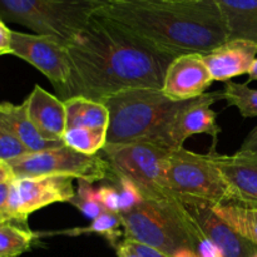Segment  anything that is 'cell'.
Listing matches in <instances>:
<instances>
[{"mask_svg": "<svg viewBox=\"0 0 257 257\" xmlns=\"http://www.w3.org/2000/svg\"><path fill=\"white\" fill-rule=\"evenodd\" d=\"M82 236V235H98L104 237L110 245L114 248L122 242L124 238V232H123L122 221H120V216L118 213L109 212L105 211L103 212L99 217L93 220L89 226L85 227H75V228H68V230H60L54 231V232H43L39 233V237L42 236Z\"/></svg>", "mask_w": 257, "mask_h": 257, "instance_id": "cell-20", "label": "cell"}, {"mask_svg": "<svg viewBox=\"0 0 257 257\" xmlns=\"http://www.w3.org/2000/svg\"><path fill=\"white\" fill-rule=\"evenodd\" d=\"M12 54V30L0 18V55Z\"/></svg>", "mask_w": 257, "mask_h": 257, "instance_id": "cell-31", "label": "cell"}, {"mask_svg": "<svg viewBox=\"0 0 257 257\" xmlns=\"http://www.w3.org/2000/svg\"><path fill=\"white\" fill-rule=\"evenodd\" d=\"M100 152L109 162L113 173L132 181L145 200L161 203L177 201L167 177L171 150L151 142H132L105 145Z\"/></svg>", "mask_w": 257, "mask_h": 257, "instance_id": "cell-6", "label": "cell"}, {"mask_svg": "<svg viewBox=\"0 0 257 257\" xmlns=\"http://www.w3.org/2000/svg\"><path fill=\"white\" fill-rule=\"evenodd\" d=\"M12 180L2 181V182H0V222H10V221L8 220L7 208L10 193V182H12Z\"/></svg>", "mask_w": 257, "mask_h": 257, "instance_id": "cell-30", "label": "cell"}, {"mask_svg": "<svg viewBox=\"0 0 257 257\" xmlns=\"http://www.w3.org/2000/svg\"><path fill=\"white\" fill-rule=\"evenodd\" d=\"M240 151H251V152H257V125L250 132V135L243 141Z\"/></svg>", "mask_w": 257, "mask_h": 257, "instance_id": "cell-33", "label": "cell"}, {"mask_svg": "<svg viewBox=\"0 0 257 257\" xmlns=\"http://www.w3.org/2000/svg\"><path fill=\"white\" fill-rule=\"evenodd\" d=\"M180 200L203 235L211 238L218 246L222 257L257 256V246L238 235L227 223L223 222L215 213L211 203L190 198Z\"/></svg>", "mask_w": 257, "mask_h": 257, "instance_id": "cell-13", "label": "cell"}, {"mask_svg": "<svg viewBox=\"0 0 257 257\" xmlns=\"http://www.w3.org/2000/svg\"><path fill=\"white\" fill-rule=\"evenodd\" d=\"M67 47L72 78L65 100L85 97L103 103L128 89H162L166 70L173 60L95 15Z\"/></svg>", "mask_w": 257, "mask_h": 257, "instance_id": "cell-1", "label": "cell"}, {"mask_svg": "<svg viewBox=\"0 0 257 257\" xmlns=\"http://www.w3.org/2000/svg\"><path fill=\"white\" fill-rule=\"evenodd\" d=\"M227 29L228 39L257 44V0H215Z\"/></svg>", "mask_w": 257, "mask_h": 257, "instance_id": "cell-18", "label": "cell"}, {"mask_svg": "<svg viewBox=\"0 0 257 257\" xmlns=\"http://www.w3.org/2000/svg\"><path fill=\"white\" fill-rule=\"evenodd\" d=\"M188 100L175 102L162 89L138 88L104 100L109 112L107 145L151 142Z\"/></svg>", "mask_w": 257, "mask_h": 257, "instance_id": "cell-4", "label": "cell"}, {"mask_svg": "<svg viewBox=\"0 0 257 257\" xmlns=\"http://www.w3.org/2000/svg\"><path fill=\"white\" fill-rule=\"evenodd\" d=\"M67 128L82 127L104 130L109 127V112L104 103L85 97H72L64 100Z\"/></svg>", "mask_w": 257, "mask_h": 257, "instance_id": "cell-19", "label": "cell"}, {"mask_svg": "<svg viewBox=\"0 0 257 257\" xmlns=\"http://www.w3.org/2000/svg\"><path fill=\"white\" fill-rule=\"evenodd\" d=\"M0 127L9 131L18 140L22 141L30 152L49 150L64 145L63 141H48L40 135L30 120L27 103L19 105L12 103H0Z\"/></svg>", "mask_w": 257, "mask_h": 257, "instance_id": "cell-17", "label": "cell"}, {"mask_svg": "<svg viewBox=\"0 0 257 257\" xmlns=\"http://www.w3.org/2000/svg\"><path fill=\"white\" fill-rule=\"evenodd\" d=\"M94 2H97L98 4L102 7V5H104L105 3H110V2H153V0H94Z\"/></svg>", "mask_w": 257, "mask_h": 257, "instance_id": "cell-37", "label": "cell"}, {"mask_svg": "<svg viewBox=\"0 0 257 257\" xmlns=\"http://www.w3.org/2000/svg\"><path fill=\"white\" fill-rule=\"evenodd\" d=\"M39 233L28 226L14 222H0V257H18L30 251Z\"/></svg>", "mask_w": 257, "mask_h": 257, "instance_id": "cell-22", "label": "cell"}, {"mask_svg": "<svg viewBox=\"0 0 257 257\" xmlns=\"http://www.w3.org/2000/svg\"><path fill=\"white\" fill-rule=\"evenodd\" d=\"M171 58L206 55L228 40L215 0L110 2L94 12Z\"/></svg>", "mask_w": 257, "mask_h": 257, "instance_id": "cell-2", "label": "cell"}, {"mask_svg": "<svg viewBox=\"0 0 257 257\" xmlns=\"http://www.w3.org/2000/svg\"><path fill=\"white\" fill-rule=\"evenodd\" d=\"M223 99L231 107H236L243 118L257 117V89L248 87V83H225Z\"/></svg>", "mask_w": 257, "mask_h": 257, "instance_id": "cell-24", "label": "cell"}, {"mask_svg": "<svg viewBox=\"0 0 257 257\" xmlns=\"http://www.w3.org/2000/svg\"><path fill=\"white\" fill-rule=\"evenodd\" d=\"M14 177L67 176L94 183L109 181L112 168L104 155H84L65 145L49 150L29 152L8 163Z\"/></svg>", "mask_w": 257, "mask_h": 257, "instance_id": "cell-8", "label": "cell"}, {"mask_svg": "<svg viewBox=\"0 0 257 257\" xmlns=\"http://www.w3.org/2000/svg\"><path fill=\"white\" fill-rule=\"evenodd\" d=\"M109 182L114 185L118 188V191H119L120 213L131 211L132 208H135L136 206H138L145 201V197L142 196L141 191L138 190L137 186L132 181L128 180V178L115 175L112 171Z\"/></svg>", "mask_w": 257, "mask_h": 257, "instance_id": "cell-26", "label": "cell"}, {"mask_svg": "<svg viewBox=\"0 0 257 257\" xmlns=\"http://www.w3.org/2000/svg\"><path fill=\"white\" fill-rule=\"evenodd\" d=\"M98 200L109 212L120 213V196L119 191L112 183L98 187Z\"/></svg>", "mask_w": 257, "mask_h": 257, "instance_id": "cell-28", "label": "cell"}, {"mask_svg": "<svg viewBox=\"0 0 257 257\" xmlns=\"http://www.w3.org/2000/svg\"><path fill=\"white\" fill-rule=\"evenodd\" d=\"M167 177L172 192L180 198L211 205L232 203V193L213 162L212 153L192 152L185 147L171 151Z\"/></svg>", "mask_w": 257, "mask_h": 257, "instance_id": "cell-7", "label": "cell"}, {"mask_svg": "<svg viewBox=\"0 0 257 257\" xmlns=\"http://www.w3.org/2000/svg\"><path fill=\"white\" fill-rule=\"evenodd\" d=\"M213 78L201 54H185L175 58L168 65L162 92L175 102L202 97Z\"/></svg>", "mask_w": 257, "mask_h": 257, "instance_id": "cell-12", "label": "cell"}, {"mask_svg": "<svg viewBox=\"0 0 257 257\" xmlns=\"http://www.w3.org/2000/svg\"><path fill=\"white\" fill-rule=\"evenodd\" d=\"M29 152L22 141L9 131L0 127V161L9 163Z\"/></svg>", "mask_w": 257, "mask_h": 257, "instance_id": "cell-27", "label": "cell"}, {"mask_svg": "<svg viewBox=\"0 0 257 257\" xmlns=\"http://www.w3.org/2000/svg\"><path fill=\"white\" fill-rule=\"evenodd\" d=\"M73 181L67 176L14 177L10 182L8 220L28 226V217L35 211L53 203H69L75 196Z\"/></svg>", "mask_w": 257, "mask_h": 257, "instance_id": "cell-10", "label": "cell"}, {"mask_svg": "<svg viewBox=\"0 0 257 257\" xmlns=\"http://www.w3.org/2000/svg\"><path fill=\"white\" fill-rule=\"evenodd\" d=\"M12 178H14L12 168L9 167V165H8L7 162L0 161V182H2V181L12 180Z\"/></svg>", "mask_w": 257, "mask_h": 257, "instance_id": "cell-34", "label": "cell"}, {"mask_svg": "<svg viewBox=\"0 0 257 257\" xmlns=\"http://www.w3.org/2000/svg\"><path fill=\"white\" fill-rule=\"evenodd\" d=\"M12 54L45 75L64 102L72 78V62L65 43L54 37L12 30Z\"/></svg>", "mask_w": 257, "mask_h": 257, "instance_id": "cell-9", "label": "cell"}, {"mask_svg": "<svg viewBox=\"0 0 257 257\" xmlns=\"http://www.w3.org/2000/svg\"><path fill=\"white\" fill-rule=\"evenodd\" d=\"M69 203L78 208L90 221L95 220L107 211L98 200V188H94L93 183L85 181H78V190Z\"/></svg>", "mask_w": 257, "mask_h": 257, "instance_id": "cell-25", "label": "cell"}, {"mask_svg": "<svg viewBox=\"0 0 257 257\" xmlns=\"http://www.w3.org/2000/svg\"><path fill=\"white\" fill-rule=\"evenodd\" d=\"M253 80H257V58H256L255 63H253L252 68H251L250 73H248V80H247V83L253 82Z\"/></svg>", "mask_w": 257, "mask_h": 257, "instance_id": "cell-36", "label": "cell"}, {"mask_svg": "<svg viewBox=\"0 0 257 257\" xmlns=\"http://www.w3.org/2000/svg\"><path fill=\"white\" fill-rule=\"evenodd\" d=\"M212 153L232 193V203L257 210V152L238 150L235 155Z\"/></svg>", "mask_w": 257, "mask_h": 257, "instance_id": "cell-14", "label": "cell"}, {"mask_svg": "<svg viewBox=\"0 0 257 257\" xmlns=\"http://www.w3.org/2000/svg\"><path fill=\"white\" fill-rule=\"evenodd\" d=\"M223 99V92L205 93L202 97L188 100L166 127L158 133L152 143L167 150H178L193 135H208L212 137V147L215 151L218 142L221 127L217 124V113L211 109L212 104Z\"/></svg>", "mask_w": 257, "mask_h": 257, "instance_id": "cell-11", "label": "cell"}, {"mask_svg": "<svg viewBox=\"0 0 257 257\" xmlns=\"http://www.w3.org/2000/svg\"><path fill=\"white\" fill-rule=\"evenodd\" d=\"M107 132L104 130H90V128L73 127L67 128L63 135V142L67 147L84 153L97 155L107 145Z\"/></svg>", "mask_w": 257, "mask_h": 257, "instance_id": "cell-23", "label": "cell"}, {"mask_svg": "<svg viewBox=\"0 0 257 257\" xmlns=\"http://www.w3.org/2000/svg\"><path fill=\"white\" fill-rule=\"evenodd\" d=\"M212 208L235 232L257 246V210L237 203L212 205Z\"/></svg>", "mask_w": 257, "mask_h": 257, "instance_id": "cell-21", "label": "cell"}, {"mask_svg": "<svg viewBox=\"0 0 257 257\" xmlns=\"http://www.w3.org/2000/svg\"><path fill=\"white\" fill-rule=\"evenodd\" d=\"M196 253H197L198 257H222V253H221L218 246L206 235H203L198 240Z\"/></svg>", "mask_w": 257, "mask_h": 257, "instance_id": "cell-29", "label": "cell"}, {"mask_svg": "<svg viewBox=\"0 0 257 257\" xmlns=\"http://www.w3.org/2000/svg\"><path fill=\"white\" fill-rule=\"evenodd\" d=\"M173 257H198L197 253L192 250H188V248H183V250L178 251Z\"/></svg>", "mask_w": 257, "mask_h": 257, "instance_id": "cell-35", "label": "cell"}, {"mask_svg": "<svg viewBox=\"0 0 257 257\" xmlns=\"http://www.w3.org/2000/svg\"><path fill=\"white\" fill-rule=\"evenodd\" d=\"M25 103L28 115L38 132L48 141H63V135L67 130L64 102L35 85Z\"/></svg>", "mask_w": 257, "mask_h": 257, "instance_id": "cell-16", "label": "cell"}, {"mask_svg": "<svg viewBox=\"0 0 257 257\" xmlns=\"http://www.w3.org/2000/svg\"><path fill=\"white\" fill-rule=\"evenodd\" d=\"M115 251H117V257H140V255H138L135 251V248H133L132 243L128 240H124V238H123L122 242L117 246Z\"/></svg>", "mask_w": 257, "mask_h": 257, "instance_id": "cell-32", "label": "cell"}, {"mask_svg": "<svg viewBox=\"0 0 257 257\" xmlns=\"http://www.w3.org/2000/svg\"><path fill=\"white\" fill-rule=\"evenodd\" d=\"M119 216L125 240L152 247L168 257L183 248L196 252L198 240L203 236L180 198L172 203L145 200Z\"/></svg>", "mask_w": 257, "mask_h": 257, "instance_id": "cell-3", "label": "cell"}, {"mask_svg": "<svg viewBox=\"0 0 257 257\" xmlns=\"http://www.w3.org/2000/svg\"><path fill=\"white\" fill-rule=\"evenodd\" d=\"M98 8L94 0H0V18L69 44Z\"/></svg>", "mask_w": 257, "mask_h": 257, "instance_id": "cell-5", "label": "cell"}, {"mask_svg": "<svg viewBox=\"0 0 257 257\" xmlns=\"http://www.w3.org/2000/svg\"><path fill=\"white\" fill-rule=\"evenodd\" d=\"M257 58V44L245 39H228L203 55L213 80L228 82L250 73Z\"/></svg>", "mask_w": 257, "mask_h": 257, "instance_id": "cell-15", "label": "cell"}]
</instances>
